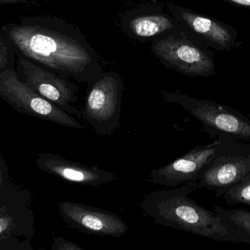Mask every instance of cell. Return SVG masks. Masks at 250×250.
<instances>
[{
  "label": "cell",
  "instance_id": "cell-9",
  "mask_svg": "<svg viewBox=\"0 0 250 250\" xmlns=\"http://www.w3.org/2000/svg\"><path fill=\"white\" fill-rule=\"evenodd\" d=\"M59 211L67 226L87 234L120 238L128 230L121 217L104 208L63 201L59 204Z\"/></svg>",
  "mask_w": 250,
  "mask_h": 250
},
{
  "label": "cell",
  "instance_id": "cell-18",
  "mask_svg": "<svg viewBox=\"0 0 250 250\" xmlns=\"http://www.w3.org/2000/svg\"><path fill=\"white\" fill-rule=\"evenodd\" d=\"M53 250H84L83 247L79 246L73 242L66 240L62 237H54L53 239Z\"/></svg>",
  "mask_w": 250,
  "mask_h": 250
},
{
  "label": "cell",
  "instance_id": "cell-16",
  "mask_svg": "<svg viewBox=\"0 0 250 250\" xmlns=\"http://www.w3.org/2000/svg\"><path fill=\"white\" fill-rule=\"evenodd\" d=\"M222 196L228 204H243L250 206V173L240 183L228 189Z\"/></svg>",
  "mask_w": 250,
  "mask_h": 250
},
{
  "label": "cell",
  "instance_id": "cell-19",
  "mask_svg": "<svg viewBox=\"0 0 250 250\" xmlns=\"http://www.w3.org/2000/svg\"><path fill=\"white\" fill-rule=\"evenodd\" d=\"M8 167L4 157L0 154V187L9 177Z\"/></svg>",
  "mask_w": 250,
  "mask_h": 250
},
{
  "label": "cell",
  "instance_id": "cell-12",
  "mask_svg": "<svg viewBox=\"0 0 250 250\" xmlns=\"http://www.w3.org/2000/svg\"><path fill=\"white\" fill-rule=\"evenodd\" d=\"M35 162L42 172L76 184L97 187L117 180L114 173L98 166L87 167L52 153L40 154Z\"/></svg>",
  "mask_w": 250,
  "mask_h": 250
},
{
  "label": "cell",
  "instance_id": "cell-2",
  "mask_svg": "<svg viewBox=\"0 0 250 250\" xmlns=\"http://www.w3.org/2000/svg\"><path fill=\"white\" fill-rule=\"evenodd\" d=\"M198 188V182H190L175 189L151 192L141 201V209L160 226L212 240L242 242L241 238L225 224L218 214L189 198Z\"/></svg>",
  "mask_w": 250,
  "mask_h": 250
},
{
  "label": "cell",
  "instance_id": "cell-11",
  "mask_svg": "<svg viewBox=\"0 0 250 250\" xmlns=\"http://www.w3.org/2000/svg\"><path fill=\"white\" fill-rule=\"evenodd\" d=\"M160 60L189 76H208L214 70L211 59L202 50L179 38H165L152 47Z\"/></svg>",
  "mask_w": 250,
  "mask_h": 250
},
{
  "label": "cell",
  "instance_id": "cell-15",
  "mask_svg": "<svg viewBox=\"0 0 250 250\" xmlns=\"http://www.w3.org/2000/svg\"><path fill=\"white\" fill-rule=\"evenodd\" d=\"M130 26L135 35L148 38L171 29L173 25L166 16L149 15L135 18L131 22Z\"/></svg>",
  "mask_w": 250,
  "mask_h": 250
},
{
  "label": "cell",
  "instance_id": "cell-8",
  "mask_svg": "<svg viewBox=\"0 0 250 250\" xmlns=\"http://www.w3.org/2000/svg\"><path fill=\"white\" fill-rule=\"evenodd\" d=\"M16 76L32 91L71 115L80 116L74 106L78 101L76 89L64 78L16 52Z\"/></svg>",
  "mask_w": 250,
  "mask_h": 250
},
{
  "label": "cell",
  "instance_id": "cell-17",
  "mask_svg": "<svg viewBox=\"0 0 250 250\" xmlns=\"http://www.w3.org/2000/svg\"><path fill=\"white\" fill-rule=\"evenodd\" d=\"M16 49L0 28V73L16 70Z\"/></svg>",
  "mask_w": 250,
  "mask_h": 250
},
{
  "label": "cell",
  "instance_id": "cell-6",
  "mask_svg": "<svg viewBox=\"0 0 250 250\" xmlns=\"http://www.w3.org/2000/svg\"><path fill=\"white\" fill-rule=\"evenodd\" d=\"M220 139L221 142L214 159L196 181L199 187L215 192L217 197L240 183L250 173V145L229 138Z\"/></svg>",
  "mask_w": 250,
  "mask_h": 250
},
{
  "label": "cell",
  "instance_id": "cell-13",
  "mask_svg": "<svg viewBox=\"0 0 250 250\" xmlns=\"http://www.w3.org/2000/svg\"><path fill=\"white\" fill-rule=\"evenodd\" d=\"M180 16L192 30L212 42L225 48L231 44L230 32L218 22L188 10L181 11Z\"/></svg>",
  "mask_w": 250,
  "mask_h": 250
},
{
  "label": "cell",
  "instance_id": "cell-3",
  "mask_svg": "<svg viewBox=\"0 0 250 250\" xmlns=\"http://www.w3.org/2000/svg\"><path fill=\"white\" fill-rule=\"evenodd\" d=\"M32 194L9 176L0 187V250H32L35 215Z\"/></svg>",
  "mask_w": 250,
  "mask_h": 250
},
{
  "label": "cell",
  "instance_id": "cell-20",
  "mask_svg": "<svg viewBox=\"0 0 250 250\" xmlns=\"http://www.w3.org/2000/svg\"><path fill=\"white\" fill-rule=\"evenodd\" d=\"M31 0H0V5L2 4H16V3L26 2Z\"/></svg>",
  "mask_w": 250,
  "mask_h": 250
},
{
  "label": "cell",
  "instance_id": "cell-5",
  "mask_svg": "<svg viewBox=\"0 0 250 250\" xmlns=\"http://www.w3.org/2000/svg\"><path fill=\"white\" fill-rule=\"evenodd\" d=\"M123 80L117 73H108L95 79L80 111L84 119L99 136L112 135L121 127Z\"/></svg>",
  "mask_w": 250,
  "mask_h": 250
},
{
  "label": "cell",
  "instance_id": "cell-10",
  "mask_svg": "<svg viewBox=\"0 0 250 250\" xmlns=\"http://www.w3.org/2000/svg\"><path fill=\"white\" fill-rule=\"evenodd\" d=\"M220 142L221 139L219 138L211 143L198 145L182 157L154 169L147 176V182L167 187H176L188 182H196L203 170L214 159Z\"/></svg>",
  "mask_w": 250,
  "mask_h": 250
},
{
  "label": "cell",
  "instance_id": "cell-14",
  "mask_svg": "<svg viewBox=\"0 0 250 250\" xmlns=\"http://www.w3.org/2000/svg\"><path fill=\"white\" fill-rule=\"evenodd\" d=\"M213 211L241 238L242 242L250 244V211L245 208L226 209L218 205L214 206Z\"/></svg>",
  "mask_w": 250,
  "mask_h": 250
},
{
  "label": "cell",
  "instance_id": "cell-4",
  "mask_svg": "<svg viewBox=\"0 0 250 250\" xmlns=\"http://www.w3.org/2000/svg\"><path fill=\"white\" fill-rule=\"evenodd\" d=\"M163 99L183 107L205 130L219 138L250 140V120L235 110L212 101L199 100L179 92L163 91Z\"/></svg>",
  "mask_w": 250,
  "mask_h": 250
},
{
  "label": "cell",
  "instance_id": "cell-7",
  "mask_svg": "<svg viewBox=\"0 0 250 250\" xmlns=\"http://www.w3.org/2000/svg\"><path fill=\"white\" fill-rule=\"evenodd\" d=\"M0 98L19 113L65 127L85 129L73 115L21 82L15 70L0 73Z\"/></svg>",
  "mask_w": 250,
  "mask_h": 250
},
{
  "label": "cell",
  "instance_id": "cell-1",
  "mask_svg": "<svg viewBox=\"0 0 250 250\" xmlns=\"http://www.w3.org/2000/svg\"><path fill=\"white\" fill-rule=\"evenodd\" d=\"M65 26L53 18L23 17L0 28L16 51L31 61L79 82L94 80L89 72L93 55Z\"/></svg>",
  "mask_w": 250,
  "mask_h": 250
},
{
  "label": "cell",
  "instance_id": "cell-21",
  "mask_svg": "<svg viewBox=\"0 0 250 250\" xmlns=\"http://www.w3.org/2000/svg\"><path fill=\"white\" fill-rule=\"evenodd\" d=\"M230 1L239 5L250 7V0H230Z\"/></svg>",
  "mask_w": 250,
  "mask_h": 250
}]
</instances>
